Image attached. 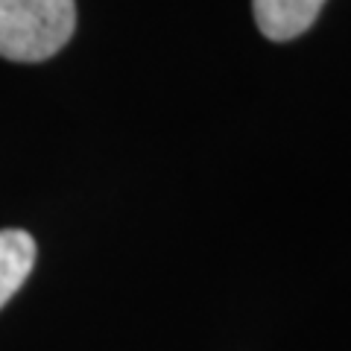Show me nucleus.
Instances as JSON below:
<instances>
[{
	"mask_svg": "<svg viewBox=\"0 0 351 351\" xmlns=\"http://www.w3.org/2000/svg\"><path fill=\"white\" fill-rule=\"evenodd\" d=\"M76 29L73 0H0V56L44 62L71 41Z\"/></svg>",
	"mask_w": 351,
	"mask_h": 351,
	"instance_id": "1",
	"label": "nucleus"
},
{
	"mask_svg": "<svg viewBox=\"0 0 351 351\" xmlns=\"http://www.w3.org/2000/svg\"><path fill=\"white\" fill-rule=\"evenodd\" d=\"M325 0H252L258 29L269 41H293L313 27Z\"/></svg>",
	"mask_w": 351,
	"mask_h": 351,
	"instance_id": "2",
	"label": "nucleus"
},
{
	"mask_svg": "<svg viewBox=\"0 0 351 351\" xmlns=\"http://www.w3.org/2000/svg\"><path fill=\"white\" fill-rule=\"evenodd\" d=\"M36 263V240L21 228L0 232V307L21 290Z\"/></svg>",
	"mask_w": 351,
	"mask_h": 351,
	"instance_id": "3",
	"label": "nucleus"
}]
</instances>
